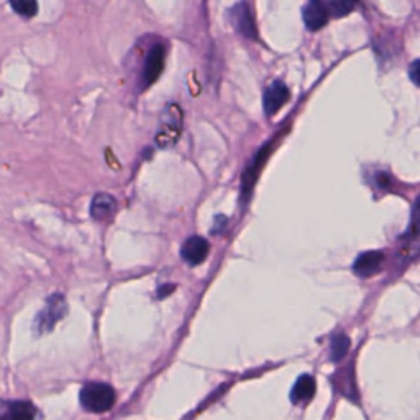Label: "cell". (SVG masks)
<instances>
[{
	"mask_svg": "<svg viewBox=\"0 0 420 420\" xmlns=\"http://www.w3.org/2000/svg\"><path fill=\"white\" fill-rule=\"evenodd\" d=\"M302 18L307 30L319 32L320 28H323L325 25H327L330 15L323 2H320V0H311V2L304 5Z\"/></svg>",
	"mask_w": 420,
	"mask_h": 420,
	"instance_id": "cell-7",
	"label": "cell"
},
{
	"mask_svg": "<svg viewBox=\"0 0 420 420\" xmlns=\"http://www.w3.org/2000/svg\"><path fill=\"white\" fill-rule=\"evenodd\" d=\"M419 61H414L411 69H409V73H411V79L414 84H419Z\"/></svg>",
	"mask_w": 420,
	"mask_h": 420,
	"instance_id": "cell-17",
	"label": "cell"
},
{
	"mask_svg": "<svg viewBox=\"0 0 420 420\" xmlns=\"http://www.w3.org/2000/svg\"><path fill=\"white\" fill-rule=\"evenodd\" d=\"M68 314V302L63 294L54 292L44 301V307L37 314L33 320V332L35 335L49 333L54 328L59 320L64 319Z\"/></svg>",
	"mask_w": 420,
	"mask_h": 420,
	"instance_id": "cell-1",
	"label": "cell"
},
{
	"mask_svg": "<svg viewBox=\"0 0 420 420\" xmlns=\"http://www.w3.org/2000/svg\"><path fill=\"white\" fill-rule=\"evenodd\" d=\"M115 209H117V204H115V199L109 196V194H97L91 202V215L92 218L99 220V222H104V220H109L115 214Z\"/></svg>",
	"mask_w": 420,
	"mask_h": 420,
	"instance_id": "cell-11",
	"label": "cell"
},
{
	"mask_svg": "<svg viewBox=\"0 0 420 420\" xmlns=\"http://www.w3.org/2000/svg\"><path fill=\"white\" fill-rule=\"evenodd\" d=\"M325 7H327L330 17L340 18L352 12L354 8V4L348 2V0H330L328 4H325Z\"/></svg>",
	"mask_w": 420,
	"mask_h": 420,
	"instance_id": "cell-15",
	"label": "cell"
},
{
	"mask_svg": "<svg viewBox=\"0 0 420 420\" xmlns=\"http://www.w3.org/2000/svg\"><path fill=\"white\" fill-rule=\"evenodd\" d=\"M209 249L210 247L207 240L194 235V237L187 238L186 242H184L181 248V257L189 266H197V264H201L204 259L207 258Z\"/></svg>",
	"mask_w": 420,
	"mask_h": 420,
	"instance_id": "cell-6",
	"label": "cell"
},
{
	"mask_svg": "<svg viewBox=\"0 0 420 420\" xmlns=\"http://www.w3.org/2000/svg\"><path fill=\"white\" fill-rule=\"evenodd\" d=\"M289 101V89L283 81H274L271 86L266 89L263 97V105L264 112H266L268 117H271L279 110L283 109V105H286Z\"/></svg>",
	"mask_w": 420,
	"mask_h": 420,
	"instance_id": "cell-5",
	"label": "cell"
},
{
	"mask_svg": "<svg viewBox=\"0 0 420 420\" xmlns=\"http://www.w3.org/2000/svg\"><path fill=\"white\" fill-rule=\"evenodd\" d=\"M10 7L23 18H33L38 12V4L35 0H10Z\"/></svg>",
	"mask_w": 420,
	"mask_h": 420,
	"instance_id": "cell-14",
	"label": "cell"
},
{
	"mask_svg": "<svg viewBox=\"0 0 420 420\" xmlns=\"http://www.w3.org/2000/svg\"><path fill=\"white\" fill-rule=\"evenodd\" d=\"M173 107H169V112H171V117H163L161 127H159L156 142L161 143V147H169V143L176 142L179 137V130H181V110L176 113V117H173Z\"/></svg>",
	"mask_w": 420,
	"mask_h": 420,
	"instance_id": "cell-9",
	"label": "cell"
},
{
	"mask_svg": "<svg viewBox=\"0 0 420 420\" xmlns=\"http://www.w3.org/2000/svg\"><path fill=\"white\" fill-rule=\"evenodd\" d=\"M383 261H384V254L381 252L362 253L357 259H354L353 271L357 273L359 278H368L381 268Z\"/></svg>",
	"mask_w": 420,
	"mask_h": 420,
	"instance_id": "cell-8",
	"label": "cell"
},
{
	"mask_svg": "<svg viewBox=\"0 0 420 420\" xmlns=\"http://www.w3.org/2000/svg\"><path fill=\"white\" fill-rule=\"evenodd\" d=\"M81 404L89 412L104 414L115 404V391L105 383H87L81 389Z\"/></svg>",
	"mask_w": 420,
	"mask_h": 420,
	"instance_id": "cell-2",
	"label": "cell"
},
{
	"mask_svg": "<svg viewBox=\"0 0 420 420\" xmlns=\"http://www.w3.org/2000/svg\"><path fill=\"white\" fill-rule=\"evenodd\" d=\"M230 22L238 33H242L245 38L254 39L257 38V25H254V17L252 7L248 4H237L230 10Z\"/></svg>",
	"mask_w": 420,
	"mask_h": 420,
	"instance_id": "cell-3",
	"label": "cell"
},
{
	"mask_svg": "<svg viewBox=\"0 0 420 420\" xmlns=\"http://www.w3.org/2000/svg\"><path fill=\"white\" fill-rule=\"evenodd\" d=\"M315 394V379L311 376V374H304L296 381L292 388V394L291 399L294 404H301V402H307L311 401Z\"/></svg>",
	"mask_w": 420,
	"mask_h": 420,
	"instance_id": "cell-12",
	"label": "cell"
},
{
	"mask_svg": "<svg viewBox=\"0 0 420 420\" xmlns=\"http://www.w3.org/2000/svg\"><path fill=\"white\" fill-rule=\"evenodd\" d=\"M350 350V338L345 333H337L330 342V359L333 363L342 362Z\"/></svg>",
	"mask_w": 420,
	"mask_h": 420,
	"instance_id": "cell-13",
	"label": "cell"
},
{
	"mask_svg": "<svg viewBox=\"0 0 420 420\" xmlns=\"http://www.w3.org/2000/svg\"><path fill=\"white\" fill-rule=\"evenodd\" d=\"M225 223H227V217H223V215H218V217H215V227L212 230V233H218L220 230L225 227Z\"/></svg>",
	"mask_w": 420,
	"mask_h": 420,
	"instance_id": "cell-16",
	"label": "cell"
},
{
	"mask_svg": "<svg viewBox=\"0 0 420 420\" xmlns=\"http://www.w3.org/2000/svg\"><path fill=\"white\" fill-rule=\"evenodd\" d=\"M164 56H166V49H164L163 44H154V47L148 51V56L144 59V71H143L144 87L152 86V84L161 76L163 66H164Z\"/></svg>",
	"mask_w": 420,
	"mask_h": 420,
	"instance_id": "cell-4",
	"label": "cell"
},
{
	"mask_svg": "<svg viewBox=\"0 0 420 420\" xmlns=\"http://www.w3.org/2000/svg\"><path fill=\"white\" fill-rule=\"evenodd\" d=\"M37 411L33 404L27 401H13L4 404L0 411V420H35Z\"/></svg>",
	"mask_w": 420,
	"mask_h": 420,
	"instance_id": "cell-10",
	"label": "cell"
},
{
	"mask_svg": "<svg viewBox=\"0 0 420 420\" xmlns=\"http://www.w3.org/2000/svg\"><path fill=\"white\" fill-rule=\"evenodd\" d=\"M174 291V286H169V284H166V286H161L158 289V294H159V297H164V296H168V294H171Z\"/></svg>",
	"mask_w": 420,
	"mask_h": 420,
	"instance_id": "cell-18",
	"label": "cell"
}]
</instances>
